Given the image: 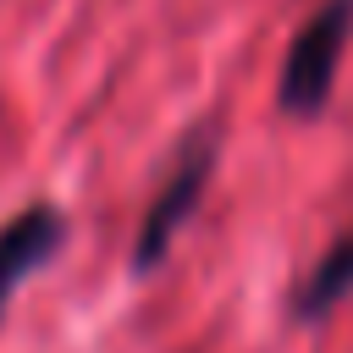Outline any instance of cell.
<instances>
[{"label":"cell","instance_id":"obj_4","mask_svg":"<svg viewBox=\"0 0 353 353\" xmlns=\"http://www.w3.org/2000/svg\"><path fill=\"white\" fill-rule=\"evenodd\" d=\"M347 298H353V226L336 232V237L325 243V254L298 276L287 309H292V320L314 325V320H325V314H331L336 303H347Z\"/></svg>","mask_w":353,"mask_h":353},{"label":"cell","instance_id":"obj_2","mask_svg":"<svg viewBox=\"0 0 353 353\" xmlns=\"http://www.w3.org/2000/svg\"><path fill=\"white\" fill-rule=\"evenodd\" d=\"M210 176H215V132H193V138L176 149L171 171L160 176V188H154V199H149V210H143V221H138V237H132V270H138V276H149V270L171 254V243H176V232L193 221Z\"/></svg>","mask_w":353,"mask_h":353},{"label":"cell","instance_id":"obj_1","mask_svg":"<svg viewBox=\"0 0 353 353\" xmlns=\"http://www.w3.org/2000/svg\"><path fill=\"white\" fill-rule=\"evenodd\" d=\"M347 44H353V0H320L309 11V22L292 33L287 55H281L276 110L298 116V121H314L336 94V72H342Z\"/></svg>","mask_w":353,"mask_h":353},{"label":"cell","instance_id":"obj_3","mask_svg":"<svg viewBox=\"0 0 353 353\" xmlns=\"http://www.w3.org/2000/svg\"><path fill=\"white\" fill-rule=\"evenodd\" d=\"M66 215L55 210V204H28V210H17L6 226H0V314L11 309V298H17V287L28 281V276H39L61 248H66Z\"/></svg>","mask_w":353,"mask_h":353}]
</instances>
